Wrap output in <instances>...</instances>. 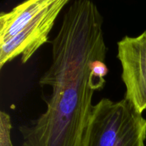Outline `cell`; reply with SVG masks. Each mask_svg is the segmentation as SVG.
<instances>
[{
  "label": "cell",
  "instance_id": "5",
  "mask_svg": "<svg viewBox=\"0 0 146 146\" xmlns=\"http://www.w3.org/2000/svg\"><path fill=\"white\" fill-rule=\"evenodd\" d=\"M51 0H29L0 14V46L7 43L31 22Z\"/></svg>",
  "mask_w": 146,
  "mask_h": 146
},
{
  "label": "cell",
  "instance_id": "3",
  "mask_svg": "<svg viewBox=\"0 0 146 146\" xmlns=\"http://www.w3.org/2000/svg\"><path fill=\"white\" fill-rule=\"evenodd\" d=\"M68 0H51L49 4L17 36L0 46V68L21 56L27 63L36 51L45 44L57 17Z\"/></svg>",
  "mask_w": 146,
  "mask_h": 146
},
{
  "label": "cell",
  "instance_id": "2",
  "mask_svg": "<svg viewBox=\"0 0 146 146\" xmlns=\"http://www.w3.org/2000/svg\"><path fill=\"white\" fill-rule=\"evenodd\" d=\"M146 119L126 99L94 105L84 146H145Z\"/></svg>",
  "mask_w": 146,
  "mask_h": 146
},
{
  "label": "cell",
  "instance_id": "4",
  "mask_svg": "<svg viewBox=\"0 0 146 146\" xmlns=\"http://www.w3.org/2000/svg\"><path fill=\"white\" fill-rule=\"evenodd\" d=\"M117 44L125 99L143 113L146 110V31L136 37L126 36Z\"/></svg>",
  "mask_w": 146,
  "mask_h": 146
},
{
  "label": "cell",
  "instance_id": "6",
  "mask_svg": "<svg viewBox=\"0 0 146 146\" xmlns=\"http://www.w3.org/2000/svg\"><path fill=\"white\" fill-rule=\"evenodd\" d=\"M91 76L95 90H101L105 84L104 77L108 74V68L105 64V58H98L91 63Z\"/></svg>",
  "mask_w": 146,
  "mask_h": 146
},
{
  "label": "cell",
  "instance_id": "1",
  "mask_svg": "<svg viewBox=\"0 0 146 146\" xmlns=\"http://www.w3.org/2000/svg\"><path fill=\"white\" fill-rule=\"evenodd\" d=\"M104 19L89 0L74 1L52 41V61L41 77L51 88L45 112L19 127L21 146H84L94 91L91 63L106 58Z\"/></svg>",
  "mask_w": 146,
  "mask_h": 146
},
{
  "label": "cell",
  "instance_id": "7",
  "mask_svg": "<svg viewBox=\"0 0 146 146\" xmlns=\"http://www.w3.org/2000/svg\"><path fill=\"white\" fill-rule=\"evenodd\" d=\"M11 117L4 111L0 112V146H13L11 139Z\"/></svg>",
  "mask_w": 146,
  "mask_h": 146
}]
</instances>
